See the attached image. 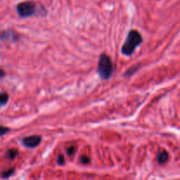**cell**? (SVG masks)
<instances>
[{"instance_id": "7c38bea8", "label": "cell", "mask_w": 180, "mask_h": 180, "mask_svg": "<svg viewBox=\"0 0 180 180\" xmlns=\"http://www.w3.org/2000/svg\"><path fill=\"white\" fill-rule=\"evenodd\" d=\"M75 149H76L75 147H70V148H69V149H67L68 155H69V156H71V155H73V154H74V151H75Z\"/></svg>"}, {"instance_id": "6da1fadb", "label": "cell", "mask_w": 180, "mask_h": 180, "mask_svg": "<svg viewBox=\"0 0 180 180\" xmlns=\"http://www.w3.org/2000/svg\"><path fill=\"white\" fill-rule=\"evenodd\" d=\"M142 42V36L137 30H131L121 48V53L124 55H132L136 48Z\"/></svg>"}, {"instance_id": "52a82bcc", "label": "cell", "mask_w": 180, "mask_h": 180, "mask_svg": "<svg viewBox=\"0 0 180 180\" xmlns=\"http://www.w3.org/2000/svg\"><path fill=\"white\" fill-rule=\"evenodd\" d=\"M18 155V152L17 149H8L7 151H6V154H5V157L7 158V159H9V160H13L15 158L17 157V156Z\"/></svg>"}, {"instance_id": "5b68a950", "label": "cell", "mask_w": 180, "mask_h": 180, "mask_svg": "<svg viewBox=\"0 0 180 180\" xmlns=\"http://www.w3.org/2000/svg\"><path fill=\"white\" fill-rule=\"evenodd\" d=\"M18 35L15 33V32L13 31L2 32V36H1L2 41H5V40L9 41V40H11L12 41H15L18 40Z\"/></svg>"}, {"instance_id": "9c48e42d", "label": "cell", "mask_w": 180, "mask_h": 180, "mask_svg": "<svg viewBox=\"0 0 180 180\" xmlns=\"http://www.w3.org/2000/svg\"><path fill=\"white\" fill-rule=\"evenodd\" d=\"M14 172V169H10L9 171H3L2 173V177L3 178H6V177H9L10 176L13 175V173Z\"/></svg>"}, {"instance_id": "277c9868", "label": "cell", "mask_w": 180, "mask_h": 180, "mask_svg": "<svg viewBox=\"0 0 180 180\" xmlns=\"http://www.w3.org/2000/svg\"><path fill=\"white\" fill-rule=\"evenodd\" d=\"M41 137L40 135H30L21 140L22 144L29 149H33L41 143Z\"/></svg>"}, {"instance_id": "4fadbf2b", "label": "cell", "mask_w": 180, "mask_h": 180, "mask_svg": "<svg viewBox=\"0 0 180 180\" xmlns=\"http://www.w3.org/2000/svg\"><path fill=\"white\" fill-rule=\"evenodd\" d=\"M81 162L82 163H88V162H90V160L88 159V157H82Z\"/></svg>"}, {"instance_id": "3957f363", "label": "cell", "mask_w": 180, "mask_h": 180, "mask_svg": "<svg viewBox=\"0 0 180 180\" xmlns=\"http://www.w3.org/2000/svg\"><path fill=\"white\" fill-rule=\"evenodd\" d=\"M17 13L22 18H28L35 15L37 13V5L34 2L25 1L17 5Z\"/></svg>"}, {"instance_id": "ba28073f", "label": "cell", "mask_w": 180, "mask_h": 180, "mask_svg": "<svg viewBox=\"0 0 180 180\" xmlns=\"http://www.w3.org/2000/svg\"><path fill=\"white\" fill-rule=\"evenodd\" d=\"M9 100V96L7 93H5V91L1 92V97H0V103H1V106H5L6 103Z\"/></svg>"}, {"instance_id": "8fae6325", "label": "cell", "mask_w": 180, "mask_h": 180, "mask_svg": "<svg viewBox=\"0 0 180 180\" xmlns=\"http://www.w3.org/2000/svg\"><path fill=\"white\" fill-rule=\"evenodd\" d=\"M9 128L8 127H5V126H1V135L3 136V135H5L7 132H9Z\"/></svg>"}, {"instance_id": "7a4b0ae2", "label": "cell", "mask_w": 180, "mask_h": 180, "mask_svg": "<svg viewBox=\"0 0 180 180\" xmlns=\"http://www.w3.org/2000/svg\"><path fill=\"white\" fill-rule=\"evenodd\" d=\"M113 73V64L112 59L106 54H101L98 63V74L101 79L108 80Z\"/></svg>"}, {"instance_id": "8992f818", "label": "cell", "mask_w": 180, "mask_h": 180, "mask_svg": "<svg viewBox=\"0 0 180 180\" xmlns=\"http://www.w3.org/2000/svg\"><path fill=\"white\" fill-rule=\"evenodd\" d=\"M168 158H169V154L167 153L166 151H160L159 153L157 154V162L159 163H164L168 161Z\"/></svg>"}, {"instance_id": "30bf717a", "label": "cell", "mask_w": 180, "mask_h": 180, "mask_svg": "<svg viewBox=\"0 0 180 180\" xmlns=\"http://www.w3.org/2000/svg\"><path fill=\"white\" fill-rule=\"evenodd\" d=\"M57 163H58L59 165L65 164V160H64V157H63V155H58V157H57Z\"/></svg>"}]
</instances>
